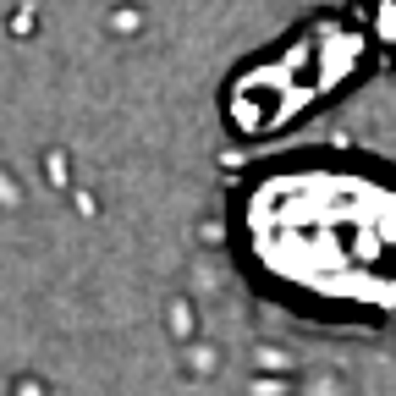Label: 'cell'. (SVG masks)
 I'll return each instance as SVG.
<instances>
[{"mask_svg": "<svg viewBox=\"0 0 396 396\" xmlns=\"http://www.w3.org/2000/svg\"><path fill=\"white\" fill-rule=\"evenodd\" d=\"M259 253L314 292H396V198L358 176H292L259 193Z\"/></svg>", "mask_w": 396, "mask_h": 396, "instance_id": "cell-1", "label": "cell"}]
</instances>
